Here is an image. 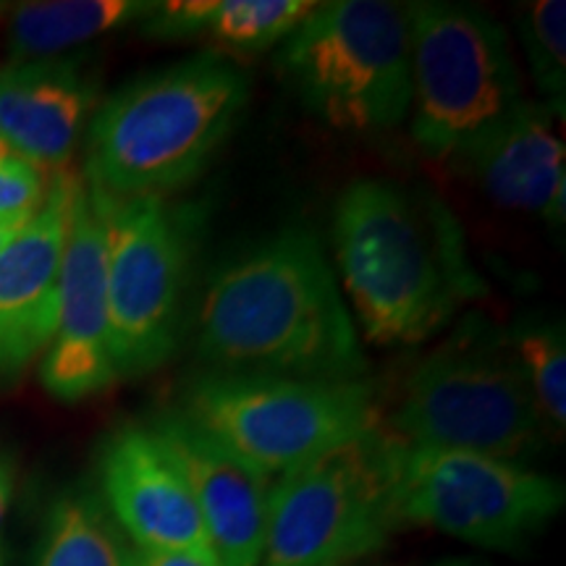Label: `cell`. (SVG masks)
<instances>
[{"instance_id":"obj_1","label":"cell","mask_w":566,"mask_h":566,"mask_svg":"<svg viewBox=\"0 0 566 566\" xmlns=\"http://www.w3.org/2000/svg\"><path fill=\"white\" fill-rule=\"evenodd\" d=\"M192 328L197 354L218 373L365 380L370 370L323 244L300 226L218 268Z\"/></svg>"},{"instance_id":"obj_2","label":"cell","mask_w":566,"mask_h":566,"mask_svg":"<svg viewBox=\"0 0 566 566\" xmlns=\"http://www.w3.org/2000/svg\"><path fill=\"white\" fill-rule=\"evenodd\" d=\"M334 252L354 315L378 346L420 344L485 294L454 212L405 184L352 181L336 202Z\"/></svg>"},{"instance_id":"obj_3","label":"cell","mask_w":566,"mask_h":566,"mask_svg":"<svg viewBox=\"0 0 566 566\" xmlns=\"http://www.w3.org/2000/svg\"><path fill=\"white\" fill-rule=\"evenodd\" d=\"M247 103V74L212 51L132 80L92 116L87 184L111 200L184 189L231 137Z\"/></svg>"},{"instance_id":"obj_4","label":"cell","mask_w":566,"mask_h":566,"mask_svg":"<svg viewBox=\"0 0 566 566\" xmlns=\"http://www.w3.org/2000/svg\"><path fill=\"white\" fill-rule=\"evenodd\" d=\"M386 430L407 446L472 451L522 464L548 438L509 334L493 325H467L417 359Z\"/></svg>"},{"instance_id":"obj_5","label":"cell","mask_w":566,"mask_h":566,"mask_svg":"<svg viewBox=\"0 0 566 566\" xmlns=\"http://www.w3.org/2000/svg\"><path fill=\"white\" fill-rule=\"evenodd\" d=\"M275 66L304 108L331 129H394L412 108L407 3H315L279 45Z\"/></svg>"},{"instance_id":"obj_6","label":"cell","mask_w":566,"mask_h":566,"mask_svg":"<svg viewBox=\"0 0 566 566\" xmlns=\"http://www.w3.org/2000/svg\"><path fill=\"white\" fill-rule=\"evenodd\" d=\"M179 412L271 480L384 422L367 378L310 380L265 373H202L184 391Z\"/></svg>"},{"instance_id":"obj_7","label":"cell","mask_w":566,"mask_h":566,"mask_svg":"<svg viewBox=\"0 0 566 566\" xmlns=\"http://www.w3.org/2000/svg\"><path fill=\"white\" fill-rule=\"evenodd\" d=\"M412 38V137L424 155L457 160L527 101L504 27L483 9L407 3Z\"/></svg>"},{"instance_id":"obj_8","label":"cell","mask_w":566,"mask_h":566,"mask_svg":"<svg viewBox=\"0 0 566 566\" xmlns=\"http://www.w3.org/2000/svg\"><path fill=\"white\" fill-rule=\"evenodd\" d=\"M399 525L394 436L380 422L273 483L258 566H346Z\"/></svg>"},{"instance_id":"obj_9","label":"cell","mask_w":566,"mask_h":566,"mask_svg":"<svg viewBox=\"0 0 566 566\" xmlns=\"http://www.w3.org/2000/svg\"><path fill=\"white\" fill-rule=\"evenodd\" d=\"M105 208L111 359L118 378H139L179 346L197 218L166 197H105Z\"/></svg>"},{"instance_id":"obj_10","label":"cell","mask_w":566,"mask_h":566,"mask_svg":"<svg viewBox=\"0 0 566 566\" xmlns=\"http://www.w3.org/2000/svg\"><path fill=\"white\" fill-rule=\"evenodd\" d=\"M394 504L399 522L478 548L514 551L562 512L564 485L530 464L422 449L394 436Z\"/></svg>"},{"instance_id":"obj_11","label":"cell","mask_w":566,"mask_h":566,"mask_svg":"<svg viewBox=\"0 0 566 566\" xmlns=\"http://www.w3.org/2000/svg\"><path fill=\"white\" fill-rule=\"evenodd\" d=\"M45 391L59 401L108 391L118 375L108 334V208L76 179L59 275V325L40 365Z\"/></svg>"},{"instance_id":"obj_12","label":"cell","mask_w":566,"mask_h":566,"mask_svg":"<svg viewBox=\"0 0 566 566\" xmlns=\"http://www.w3.org/2000/svg\"><path fill=\"white\" fill-rule=\"evenodd\" d=\"M101 485L113 520L139 551L189 554L218 566L195 495L150 428L126 424L108 438Z\"/></svg>"},{"instance_id":"obj_13","label":"cell","mask_w":566,"mask_h":566,"mask_svg":"<svg viewBox=\"0 0 566 566\" xmlns=\"http://www.w3.org/2000/svg\"><path fill=\"white\" fill-rule=\"evenodd\" d=\"M150 430L195 495L218 566H258L275 480L231 454L179 409L163 412Z\"/></svg>"},{"instance_id":"obj_14","label":"cell","mask_w":566,"mask_h":566,"mask_svg":"<svg viewBox=\"0 0 566 566\" xmlns=\"http://www.w3.org/2000/svg\"><path fill=\"white\" fill-rule=\"evenodd\" d=\"M76 179L55 174L42 208L0 250V378L24 370L53 342Z\"/></svg>"},{"instance_id":"obj_15","label":"cell","mask_w":566,"mask_h":566,"mask_svg":"<svg viewBox=\"0 0 566 566\" xmlns=\"http://www.w3.org/2000/svg\"><path fill=\"white\" fill-rule=\"evenodd\" d=\"M95 103L97 76L82 59L11 63L0 69V139L42 174H63Z\"/></svg>"},{"instance_id":"obj_16","label":"cell","mask_w":566,"mask_h":566,"mask_svg":"<svg viewBox=\"0 0 566 566\" xmlns=\"http://www.w3.org/2000/svg\"><path fill=\"white\" fill-rule=\"evenodd\" d=\"M457 163L501 208L522 210L551 226L566 221V150L556 105L525 101Z\"/></svg>"},{"instance_id":"obj_17","label":"cell","mask_w":566,"mask_h":566,"mask_svg":"<svg viewBox=\"0 0 566 566\" xmlns=\"http://www.w3.org/2000/svg\"><path fill=\"white\" fill-rule=\"evenodd\" d=\"M313 9V0H176L155 3L142 32L158 40L212 38L254 53L281 45Z\"/></svg>"},{"instance_id":"obj_18","label":"cell","mask_w":566,"mask_h":566,"mask_svg":"<svg viewBox=\"0 0 566 566\" xmlns=\"http://www.w3.org/2000/svg\"><path fill=\"white\" fill-rule=\"evenodd\" d=\"M155 0H48L21 3L9 21V53L13 63L55 59V55L145 21Z\"/></svg>"},{"instance_id":"obj_19","label":"cell","mask_w":566,"mask_h":566,"mask_svg":"<svg viewBox=\"0 0 566 566\" xmlns=\"http://www.w3.org/2000/svg\"><path fill=\"white\" fill-rule=\"evenodd\" d=\"M34 566H129V548L101 501L66 493L51 509Z\"/></svg>"},{"instance_id":"obj_20","label":"cell","mask_w":566,"mask_h":566,"mask_svg":"<svg viewBox=\"0 0 566 566\" xmlns=\"http://www.w3.org/2000/svg\"><path fill=\"white\" fill-rule=\"evenodd\" d=\"M509 344L525 375L533 405L548 433H564L566 424V342L564 325L530 323L509 334Z\"/></svg>"},{"instance_id":"obj_21","label":"cell","mask_w":566,"mask_h":566,"mask_svg":"<svg viewBox=\"0 0 566 566\" xmlns=\"http://www.w3.org/2000/svg\"><path fill=\"white\" fill-rule=\"evenodd\" d=\"M522 51L527 55L533 80L551 103H564L566 92V3L533 0L516 11Z\"/></svg>"},{"instance_id":"obj_22","label":"cell","mask_w":566,"mask_h":566,"mask_svg":"<svg viewBox=\"0 0 566 566\" xmlns=\"http://www.w3.org/2000/svg\"><path fill=\"white\" fill-rule=\"evenodd\" d=\"M129 566H210L189 554H171V551H129Z\"/></svg>"},{"instance_id":"obj_23","label":"cell","mask_w":566,"mask_h":566,"mask_svg":"<svg viewBox=\"0 0 566 566\" xmlns=\"http://www.w3.org/2000/svg\"><path fill=\"white\" fill-rule=\"evenodd\" d=\"M13 493V464L6 454H0V525H3V516L9 512Z\"/></svg>"},{"instance_id":"obj_24","label":"cell","mask_w":566,"mask_h":566,"mask_svg":"<svg viewBox=\"0 0 566 566\" xmlns=\"http://www.w3.org/2000/svg\"><path fill=\"white\" fill-rule=\"evenodd\" d=\"M24 223H27V221H24ZM24 223H0V250H3V247L9 244L13 237H17L19 229H21V226H24Z\"/></svg>"},{"instance_id":"obj_25","label":"cell","mask_w":566,"mask_h":566,"mask_svg":"<svg viewBox=\"0 0 566 566\" xmlns=\"http://www.w3.org/2000/svg\"><path fill=\"white\" fill-rule=\"evenodd\" d=\"M436 566H478V564H472V562H441Z\"/></svg>"},{"instance_id":"obj_26","label":"cell","mask_w":566,"mask_h":566,"mask_svg":"<svg viewBox=\"0 0 566 566\" xmlns=\"http://www.w3.org/2000/svg\"><path fill=\"white\" fill-rule=\"evenodd\" d=\"M6 155H11V150H9V147H6V142L0 139V158H6Z\"/></svg>"}]
</instances>
